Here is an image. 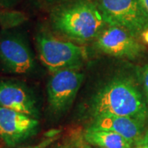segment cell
Wrapping results in <instances>:
<instances>
[{
  "instance_id": "obj_1",
  "label": "cell",
  "mask_w": 148,
  "mask_h": 148,
  "mask_svg": "<svg viewBox=\"0 0 148 148\" xmlns=\"http://www.w3.org/2000/svg\"><path fill=\"white\" fill-rule=\"evenodd\" d=\"M92 118L117 115L132 118L146 123L148 104L138 86L127 77H116L96 90L89 101Z\"/></svg>"
},
{
  "instance_id": "obj_2",
  "label": "cell",
  "mask_w": 148,
  "mask_h": 148,
  "mask_svg": "<svg viewBox=\"0 0 148 148\" xmlns=\"http://www.w3.org/2000/svg\"><path fill=\"white\" fill-rule=\"evenodd\" d=\"M49 22L53 31L78 43L96 39L108 26L94 0H69L54 5Z\"/></svg>"
},
{
  "instance_id": "obj_3",
  "label": "cell",
  "mask_w": 148,
  "mask_h": 148,
  "mask_svg": "<svg viewBox=\"0 0 148 148\" xmlns=\"http://www.w3.org/2000/svg\"><path fill=\"white\" fill-rule=\"evenodd\" d=\"M36 42L41 62L53 73L66 69H80L87 58L85 47L58 40L43 29L37 32Z\"/></svg>"
},
{
  "instance_id": "obj_4",
  "label": "cell",
  "mask_w": 148,
  "mask_h": 148,
  "mask_svg": "<svg viewBox=\"0 0 148 148\" xmlns=\"http://www.w3.org/2000/svg\"><path fill=\"white\" fill-rule=\"evenodd\" d=\"M108 26L127 30L142 36L148 30V16L139 0H94Z\"/></svg>"
},
{
  "instance_id": "obj_5",
  "label": "cell",
  "mask_w": 148,
  "mask_h": 148,
  "mask_svg": "<svg viewBox=\"0 0 148 148\" xmlns=\"http://www.w3.org/2000/svg\"><path fill=\"white\" fill-rule=\"evenodd\" d=\"M0 62L7 71L15 74L32 73L36 69L32 49L19 32L0 35Z\"/></svg>"
},
{
  "instance_id": "obj_6",
  "label": "cell",
  "mask_w": 148,
  "mask_h": 148,
  "mask_svg": "<svg viewBox=\"0 0 148 148\" xmlns=\"http://www.w3.org/2000/svg\"><path fill=\"white\" fill-rule=\"evenodd\" d=\"M95 46L106 54L131 60L142 57L145 53V48L136 37L116 26H107L96 38Z\"/></svg>"
},
{
  "instance_id": "obj_7",
  "label": "cell",
  "mask_w": 148,
  "mask_h": 148,
  "mask_svg": "<svg viewBox=\"0 0 148 148\" xmlns=\"http://www.w3.org/2000/svg\"><path fill=\"white\" fill-rule=\"evenodd\" d=\"M84 75L76 70L66 69L53 74L47 84L48 102L53 112L66 111L76 98Z\"/></svg>"
},
{
  "instance_id": "obj_8",
  "label": "cell",
  "mask_w": 148,
  "mask_h": 148,
  "mask_svg": "<svg viewBox=\"0 0 148 148\" xmlns=\"http://www.w3.org/2000/svg\"><path fill=\"white\" fill-rule=\"evenodd\" d=\"M39 121L20 112L0 107V139L12 147L34 136Z\"/></svg>"
},
{
  "instance_id": "obj_9",
  "label": "cell",
  "mask_w": 148,
  "mask_h": 148,
  "mask_svg": "<svg viewBox=\"0 0 148 148\" xmlns=\"http://www.w3.org/2000/svg\"><path fill=\"white\" fill-rule=\"evenodd\" d=\"M0 107L38 118L39 104L35 93L27 85L13 80L0 79Z\"/></svg>"
},
{
  "instance_id": "obj_10",
  "label": "cell",
  "mask_w": 148,
  "mask_h": 148,
  "mask_svg": "<svg viewBox=\"0 0 148 148\" xmlns=\"http://www.w3.org/2000/svg\"><path fill=\"white\" fill-rule=\"evenodd\" d=\"M144 125V122L129 117L101 115L93 118L90 127L115 132L131 144H138L143 138L142 135Z\"/></svg>"
},
{
  "instance_id": "obj_11",
  "label": "cell",
  "mask_w": 148,
  "mask_h": 148,
  "mask_svg": "<svg viewBox=\"0 0 148 148\" xmlns=\"http://www.w3.org/2000/svg\"><path fill=\"white\" fill-rule=\"evenodd\" d=\"M85 139L100 148H131L132 144L119 133L110 130L89 127L85 132Z\"/></svg>"
},
{
  "instance_id": "obj_12",
  "label": "cell",
  "mask_w": 148,
  "mask_h": 148,
  "mask_svg": "<svg viewBox=\"0 0 148 148\" xmlns=\"http://www.w3.org/2000/svg\"><path fill=\"white\" fill-rule=\"evenodd\" d=\"M26 20V16L20 12H0V25L7 29L20 25Z\"/></svg>"
},
{
  "instance_id": "obj_13",
  "label": "cell",
  "mask_w": 148,
  "mask_h": 148,
  "mask_svg": "<svg viewBox=\"0 0 148 148\" xmlns=\"http://www.w3.org/2000/svg\"><path fill=\"white\" fill-rule=\"evenodd\" d=\"M142 79H143V88L146 95V100L148 104V64L144 67L142 71Z\"/></svg>"
},
{
  "instance_id": "obj_14",
  "label": "cell",
  "mask_w": 148,
  "mask_h": 148,
  "mask_svg": "<svg viewBox=\"0 0 148 148\" xmlns=\"http://www.w3.org/2000/svg\"><path fill=\"white\" fill-rule=\"evenodd\" d=\"M138 147H143L148 148V130L144 134L143 138L138 143Z\"/></svg>"
},
{
  "instance_id": "obj_15",
  "label": "cell",
  "mask_w": 148,
  "mask_h": 148,
  "mask_svg": "<svg viewBox=\"0 0 148 148\" xmlns=\"http://www.w3.org/2000/svg\"><path fill=\"white\" fill-rule=\"evenodd\" d=\"M41 1H43L46 4L54 6L56 5V4H58V3H63V2H66V1H69V0H41Z\"/></svg>"
},
{
  "instance_id": "obj_16",
  "label": "cell",
  "mask_w": 148,
  "mask_h": 148,
  "mask_svg": "<svg viewBox=\"0 0 148 148\" xmlns=\"http://www.w3.org/2000/svg\"><path fill=\"white\" fill-rule=\"evenodd\" d=\"M141 4L143 7L144 10L146 12V13L147 14L148 16V0H139Z\"/></svg>"
},
{
  "instance_id": "obj_17",
  "label": "cell",
  "mask_w": 148,
  "mask_h": 148,
  "mask_svg": "<svg viewBox=\"0 0 148 148\" xmlns=\"http://www.w3.org/2000/svg\"><path fill=\"white\" fill-rule=\"evenodd\" d=\"M48 143H49V141H45L44 143H40L39 146H35V147H19V148H44L45 146H46Z\"/></svg>"
},
{
  "instance_id": "obj_18",
  "label": "cell",
  "mask_w": 148,
  "mask_h": 148,
  "mask_svg": "<svg viewBox=\"0 0 148 148\" xmlns=\"http://www.w3.org/2000/svg\"><path fill=\"white\" fill-rule=\"evenodd\" d=\"M142 37H143V40L146 42L148 43V30H147V31H145V32H143V35H142Z\"/></svg>"
},
{
  "instance_id": "obj_19",
  "label": "cell",
  "mask_w": 148,
  "mask_h": 148,
  "mask_svg": "<svg viewBox=\"0 0 148 148\" xmlns=\"http://www.w3.org/2000/svg\"><path fill=\"white\" fill-rule=\"evenodd\" d=\"M14 1H16V0H0V2H1L2 3L6 4V5H8V4H9V3H13Z\"/></svg>"
},
{
  "instance_id": "obj_20",
  "label": "cell",
  "mask_w": 148,
  "mask_h": 148,
  "mask_svg": "<svg viewBox=\"0 0 148 148\" xmlns=\"http://www.w3.org/2000/svg\"><path fill=\"white\" fill-rule=\"evenodd\" d=\"M59 148H70L69 147H59Z\"/></svg>"
},
{
  "instance_id": "obj_21",
  "label": "cell",
  "mask_w": 148,
  "mask_h": 148,
  "mask_svg": "<svg viewBox=\"0 0 148 148\" xmlns=\"http://www.w3.org/2000/svg\"><path fill=\"white\" fill-rule=\"evenodd\" d=\"M137 148H145V147H138Z\"/></svg>"
}]
</instances>
